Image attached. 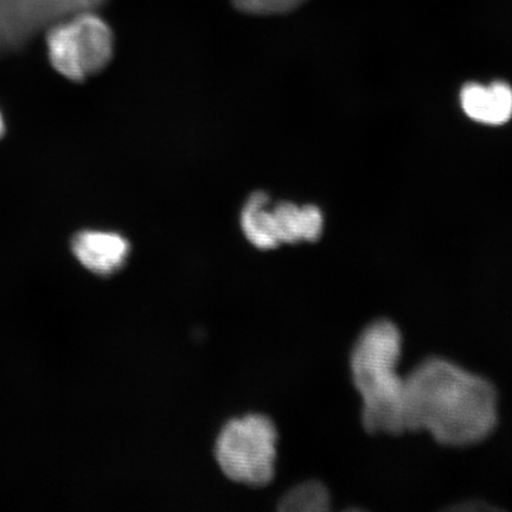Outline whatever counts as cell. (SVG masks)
<instances>
[{"mask_svg":"<svg viewBox=\"0 0 512 512\" xmlns=\"http://www.w3.org/2000/svg\"><path fill=\"white\" fill-rule=\"evenodd\" d=\"M497 420L494 384L445 358H427L406 376L405 431H425L441 445L465 447L488 438Z\"/></svg>","mask_w":512,"mask_h":512,"instance_id":"obj_1","label":"cell"},{"mask_svg":"<svg viewBox=\"0 0 512 512\" xmlns=\"http://www.w3.org/2000/svg\"><path fill=\"white\" fill-rule=\"evenodd\" d=\"M401 351L400 330L389 320L370 324L352 349V381L361 395L362 422L369 433L405 432L406 376L398 370Z\"/></svg>","mask_w":512,"mask_h":512,"instance_id":"obj_2","label":"cell"},{"mask_svg":"<svg viewBox=\"0 0 512 512\" xmlns=\"http://www.w3.org/2000/svg\"><path fill=\"white\" fill-rule=\"evenodd\" d=\"M277 440V428L267 416L252 414L234 419L217 438V463L233 482L267 485L274 476Z\"/></svg>","mask_w":512,"mask_h":512,"instance_id":"obj_3","label":"cell"},{"mask_svg":"<svg viewBox=\"0 0 512 512\" xmlns=\"http://www.w3.org/2000/svg\"><path fill=\"white\" fill-rule=\"evenodd\" d=\"M51 64L75 82L101 72L112 60L114 36L94 11L80 12L51 27L47 36Z\"/></svg>","mask_w":512,"mask_h":512,"instance_id":"obj_4","label":"cell"},{"mask_svg":"<svg viewBox=\"0 0 512 512\" xmlns=\"http://www.w3.org/2000/svg\"><path fill=\"white\" fill-rule=\"evenodd\" d=\"M246 238L260 249L277 248L283 243L316 242L323 233L324 219L317 207L293 203L270 206V197L255 192L241 214Z\"/></svg>","mask_w":512,"mask_h":512,"instance_id":"obj_5","label":"cell"},{"mask_svg":"<svg viewBox=\"0 0 512 512\" xmlns=\"http://www.w3.org/2000/svg\"><path fill=\"white\" fill-rule=\"evenodd\" d=\"M73 252L87 270L99 275H111L125 265L130 243L117 233L85 230L75 236Z\"/></svg>","mask_w":512,"mask_h":512,"instance_id":"obj_6","label":"cell"},{"mask_svg":"<svg viewBox=\"0 0 512 512\" xmlns=\"http://www.w3.org/2000/svg\"><path fill=\"white\" fill-rule=\"evenodd\" d=\"M460 104L467 117L486 125H503L512 118V88L504 82L465 85Z\"/></svg>","mask_w":512,"mask_h":512,"instance_id":"obj_7","label":"cell"},{"mask_svg":"<svg viewBox=\"0 0 512 512\" xmlns=\"http://www.w3.org/2000/svg\"><path fill=\"white\" fill-rule=\"evenodd\" d=\"M331 498L325 485L315 480L296 486L281 499L279 510L286 512H323L330 509Z\"/></svg>","mask_w":512,"mask_h":512,"instance_id":"obj_8","label":"cell"},{"mask_svg":"<svg viewBox=\"0 0 512 512\" xmlns=\"http://www.w3.org/2000/svg\"><path fill=\"white\" fill-rule=\"evenodd\" d=\"M305 0H233L239 10L251 15H280L299 8Z\"/></svg>","mask_w":512,"mask_h":512,"instance_id":"obj_9","label":"cell"},{"mask_svg":"<svg viewBox=\"0 0 512 512\" xmlns=\"http://www.w3.org/2000/svg\"><path fill=\"white\" fill-rule=\"evenodd\" d=\"M4 133V120L2 117V113H0V137L3 136Z\"/></svg>","mask_w":512,"mask_h":512,"instance_id":"obj_10","label":"cell"}]
</instances>
